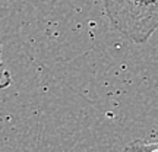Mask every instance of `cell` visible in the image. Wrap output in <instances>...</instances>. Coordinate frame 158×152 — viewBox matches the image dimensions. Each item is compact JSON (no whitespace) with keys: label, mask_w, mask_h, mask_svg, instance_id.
<instances>
[{"label":"cell","mask_w":158,"mask_h":152,"mask_svg":"<svg viewBox=\"0 0 158 152\" xmlns=\"http://www.w3.org/2000/svg\"><path fill=\"white\" fill-rule=\"evenodd\" d=\"M106 15L120 34L142 44L158 29V0H104Z\"/></svg>","instance_id":"6da1fadb"},{"label":"cell","mask_w":158,"mask_h":152,"mask_svg":"<svg viewBox=\"0 0 158 152\" xmlns=\"http://www.w3.org/2000/svg\"><path fill=\"white\" fill-rule=\"evenodd\" d=\"M126 152H158V142L133 141L126 146Z\"/></svg>","instance_id":"7a4b0ae2"},{"label":"cell","mask_w":158,"mask_h":152,"mask_svg":"<svg viewBox=\"0 0 158 152\" xmlns=\"http://www.w3.org/2000/svg\"><path fill=\"white\" fill-rule=\"evenodd\" d=\"M157 136H158V133H157Z\"/></svg>","instance_id":"3957f363"}]
</instances>
